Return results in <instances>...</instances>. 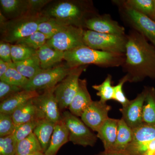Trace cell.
Returning <instances> with one entry per match:
<instances>
[{"label": "cell", "mask_w": 155, "mask_h": 155, "mask_svg": "<svg viewBox=\"0 0 155 155\" xmlns=\"http://www.w3.org/2000/svg\"><path fill=\"white\" fill-rule=\"evenodd\" d=\"M92 102L87 88L86 79H79L78 90L69 107V112L77 117H81Z\"/></svg>", "instance_id": "15"}, {"label": "cell", "mask_w": 155, "mask_h": 155, "mask_svg": "<svg viewBox=\"0 0 155 155\" xmlns=\"http://www.w3.org/2000/svg\"><path fill=\"white\" fill-rule=\"evenodd\" d=\"M69 132L62 119L55 124L49 146L45 152V155H57L64 145L69 141Z\"/></svg>", "instance_id": "19"}, {"label": "cell", "mask_w": 155, "mask_h": 155, "mask_svg": "<svg viewBox=\"0 0 155 155\" xmlns=\"http://www.w3.org/2000/svg\"><path fill=\"white\" fill-rule=\"evenodd\" d=\"M84 30L69 25L48 40L46 44L50 47L64 52L85 46L83 40Z\"/></svg>", "instance_id": "11"}, {"label": "cell", "mask_w": 155, "mask_h": 155, "mask_svg": "<svg viewBox=\"0 0 155 155\" xmlns=\"http://www.w3.org/2000/svg\"><path fill=\"white\" fill-rule=\"evenodd\" d=\"M16 126L12 115L0 113V136L11 135L14 133Z\"/></svg>", "instance_id": "35"}, {"label": "cell", "mask_w": 155, "mask_h": 155, "mask_svg": "<svg viewBox=\"0 0 155 155\" xmlns=\"http://www.w3.org/2000/svg\"><path fill=\"white\" fill-rule=\"evenodd\" d=\"M28 155H45L44 153L42 152H37Z\"/></svg>", "instance_id": "43"}, {"label": "cell", "mask_w": 155, "mask_h": 155, "mask_svg": "<svg viewBox=\"0 0 155 155\" xmlns=\"http://www.w3.org/2000/svg\"><path fill=\"white\" fill-rule=\"evenodd\" d=\"M12 116L16 126L37 119L36 109L32 99L17 108Z\"/></svg>", "instance_id": "24"}, {"label": "cell", "mask_w": 155, "mask_h": 155, "mask_svg": "<svg viewBox=\"0 0 155 155\" xmlns=\"http://www.w3.org/2000/svg\"><path fill=\"white\" fill-rule=\"evenodd\" d=\"M119 119L109 118L97 132V138L102 142L105 151H112L117 137Z\"/></svg>", "instance_id": "17"}, {"label": "cell", "mask_w": 155, "mask_h": 155, "mask_svg": "<svg viewBox=\"0 0 155 155\" xmlns=\"http://www.w3.org/2000/svg\"><path fill=\"white\" fill-rule=\"evenodd\" d=\"M49 38L38 31L27 37L21 39L14 44L21 45L35 50H38L46 44Z\"/></svg>", "instance_id": "32"}, {"label": "cell", "mask_w": 155, "mask_h": 155, "mask_svg": "<svg viewBox=\"0 0 155 155\" xmlns=\"http://www.w3.org/2000/svg\"><path fill=\"white\" fill-rule=\"evenodd\" d=\"M20 87L13 85L3 81H0V101H5L17 92L23 90Z\"/></svg>", "instance_id": "38"}, {"label": "cell", "mask_w": 155, "mask_h": 155, "mask_svg": "<svg viewBox=\"0 0 155 155\" xmlns=\"http://www.w3.org/2000/svg\"><path fill=\"white\" fill-rule=\"evenodd\" d=\"M51 2L41 12L67 26L84 28L85 22L98 13L92 2L86 0H63Z\"/></svg>", "instance_id": "2"}, {"label": "cell", "mask_w": 155, "mask_h": 155, "mask_svg": "<svg viewBox=\"0 0 155 155\" xmlns=\"http://www.w3.org/2000/svg\"><path fill=\"white\" fill-rule=\"evenodd\" d=\"M83 40L85 46L93 49L125 54L127 35H119L101 33L85 29Z\"/></svg>", "instance_id": "5"}, {"label": "cell", "mask_w": 155, "mask_h": 155, "mask_svg": "<svg viewBox=\"0 0 155 155\" xmlns=\"http://www.w3.org/2000/svg\"><path fill=\"white\" fill-rule=\"evenodd\" d=\"M111 107L101 101H93L82 114L81 120L94 131L98 130L106 120Z\"/></svg>", "instance_id": "12"}, {"label": "cell", "mask_w": 155, "mask_h": 155, "mask_svg": "<svg viewBox=\"0 0 155 155\" xmlns=\"http://www.w3.org/2000/svg\"><path fill=\"white\" fill-rule=\"evenodd\" d=\"M85 29L99 33L125 35V28L119 22L111 18L107 14H98L91 17L86 21Z\"/></svg>", "instance_id": "13"}, {"label": "cell", "mask_w": 155, "mask_h": 155, "mask_svg": "<svg viewBox=\"0 0 155 155\" xmlns=\"http://www.w3.org/2000/svg\"><path fill=\"white\" fill-rule=\"evenodd\" d=\"M72 69L65 63H61L50 69L42 70L29 80L23 89L38 91L55 87L68 75Z\"/></svg>", "instance_id": "8"}, {"label": "cell", "mask_w": 155, "mask_h": 155, "mask_svg": "<svg viewBox=\"0 0 155 155\" xmlns=\"http://www.w3.org/2000/svg\"><path fill=\"white\" fill-rule=\"evenodd\" d=\"M49 19L42 12L29 11L20 17L1 23V41L14 44L37 31L41 22Z\"/></svg>", "instance_id": "4"}, {"label": "cell", "mask_w": 155, "mask_h": 155, "mask_svg": "<svg viewBox=\"0 0 155 155\" xmlns=\"http://www.w3.org/2000/svg\"><path fill=\"white\" fill-rule=\"evenodd\" d=\"M11 64V63L5 62L0 59V78L2 77L5 74L9 69Z\"/></svg>", "instance_id": "41"}, {"label": "cell", "mask_w": 155, "mask_h": 155, "mask_svg": "<svg viewBox=\"0 0 155 155\" xmlns=\"http://www.w3.org/2000/svg\"><path fill=\"white\" fill-rule=\"evenodd\" d=\"M112 76L108 74L102 83L93 85V88L96 90L97 95L100 97V101L107 103L110 100L114 99V86L112 85Z\"/></svg>", "instance_id": "31"}, {"label": "cell", "mask_w": 155, "mask_h": 155, "mask_svg": "<svg viewBox=\"0 0 155 155\" xmlns=\"http://www.w3.org/2000/svg\"><path fill=\"white\" fill-rule=\"evenodd\" d=\"M11 45L3 41H0V59L7 63H13L11 58Z\"/></svg>", "instance_id": "39"}, {"label": "cell", "mask_w": 155, "mask_h": 155, "mask_svg": "<svg viewBox=\"0 0 155 155\" xmlns=\"http://www.w3.org/2000/svg\"><path fill=\"white\" fill-rule=\"evenodd\" d=\"M132 128L129 127L122 118L119 119L116 141L112 151H125L132 141Z\"/></svg>", "instance_id": "22"}, {"label": "cell", "mask_w": 155, "mask_h": 155, "mask_svg": "<svg viewBox=\"0 0 155 155\" xmlns=\"http://www.w3.org/2000/svg\"><path fill=\"white\" fill-rule=\"evenodd\" d=\"M43 70L52 68L64 61V52L50 47L47 44L36 51Z\"/></svg>", "instance_id": "18"}, {"label": "cell", "mask_w": 155, "mask_h": 155, "mask_svg": "<svg viewBox=\"0 0 155 155\" xmlns=\"http://www.w3.org/2000/svg\"><path fill=\"white\" fill-rule=\"evenodd\" d=\"M125 54L108 52L83 46L64 52V61L71 68L93 64L103 68L122 67Z\"/></svg>", "instance_id": "3"}, {"label": "cell", "mask_w": 155, "mask_h": 155, "mask_svg": "<svg viewBox=\"0 0 155 155\" xmlns=\"http://www.w3.org/2000/svg\"><path fill=\"white\" fill-rule=\"evenodd\" d=\"M14 64L18 72L29 80L35 77L43 70L36 53L27 60L14 63Z\"/></svg>", "instance_id": "23"}, {"label": "cell", "mask_w": 155, "mask_h": 155, "mask_svg": "<svg viewBox=\"0 0 155 155\" xmlns=\"http://www.w3.org/2000/svg\"><path fill=\"white\" fill-rule=\"evenodd\" d=\"M1 14L8 20L20 17L30 11L27 0H1Z\"/></svg>", "instance_id": "20"}, {"label": "cell", "mask_w": 155, "mask_h": 155, "mask_svg": "<svg viewBox=\"0 0 155 155\" xmlns=\"http://www.w3.org/2000/svg\"><path fill=\"white\" fill-rule=\"evenodd\" d=\"M145 88L146 94L143 109V121L147 124L155 125V89Z\"/></svg>", "instance_id": "26"}, {"label": "cell", "mask_w": 155, "mask_h": 155, "mask_svg": "<svg viewBox=\"0 0 155 155\" xmlns=\"http://www.w3.org/2000/svg\"><path fill=\"white\" fill-rule=\"evenodd\" d=\"M146 89L139 94L135 98L130 101L126 105L119 109L122 119L129 127L133 129L143 123V109L146 97Z\"/></svg>", "instance_id": "14"}, {"label": "cell", "mask_w": 155, "mask_h": 155, "mask_svg": "<svg viewBox=\"0 0 155 155\" xmlns=\"http://www.w3.org/2000/svg\"><path fill=\"white\" fill-rule=\"evenodd\" d=\"M55 124L44 119L38 120L37 125L34 130L33 133L39 142L44 153L49 146Z\"/></svg>", "instance_id": "21"}, {"label": "cell", "mask_w": 155, "mask_h": 155, "mask_svg": "<svg viewBox=\"0 0 155 155\" xmlns=\"http://www.w3.org/2000/svg\"><path fill=\"white\" fill-rule=\"evenodd\" d=\"M68 26L56 19L49 18L39 25L38 31L47 36L50 39L57 33L65 30Z\"/></svg>", "instance_id": "29"}, {"label": "cell", "mask_w": 155, "mask_h": 155, "mask_svg": "<svg viewBox=\"0 0 155 155\" xmlns=\"http://www.w3.org/2000/svg\"><path fill=\"white\" fill-rule=\"evenodd\" d=\"M0 79L10 84L20 87L23 89L29 80L18 72L14 63H11L8 71L2 77L0 78Z\"/></svg>", "instance_id": "30"}, {"label": "cell", "mask_w": 155, "mask_h": 155, "mask_svg": "<svg viewBox=\"0 0 155 155\" xmlns=\"http://www.w3.org/2000/svg\"><path fill=\"white\" fill-rule=\"evenodd\" d=\"M55 87L44 90L42 94L32 99L36 109V118L38 120L44 119L56 123L62 119L54 94Z\"/></svg>", "instance_id": "10"}, {"label": "cell", "mask_w": 155, "mask_h": 155, "mask_svg": "<svg viewBox=\"0 0 155 155\" xmlns=\"http://www.w3.org/2000/svg\"><path fill=\"white\" fill-rule=\"evenodd\" d=\"M16 151L17 155H28L39 152H43L39 142L33 133L17 143Z\"/></svg>", "instance_id": "27"}, {"label": "cell", "mask_w": 155, "mask_h": 155, "mask_svg": "<svg viewBox=\"0 0 155 155\" xmlns=\"http://www.w3.org/2000/svg\"><path fill=\"white\" fill-rule=\"evenodd\" d=\"M144 155H155L153 154H152L150 153H146Z\"/></svg>", "instance_id": "44"}, {"label": "cell", "mask_w": 155, "mask_h": 155, "mask_svg": "<svg viewBox=\"0 0 155 155\" xmlns=\"http://www.w3.org/2000/svg\"><path fill=\"white\" fill-rule=\"evenodd\" d=\"M17 144L12 134L0 137V155H17Z\"/></svg>", "instance_id": "36"}, {"label": "cell", "mask_w": 155, "mask_h": 155, "mask_svg": "<svg viewBox=\"0 0 155 155\" xmlns=\"http://www.w3.org/2000/svg\"><path fill=\"white\" fill-rule=\"evenodd\" d=\"M36 50L21 45L11 44V55L13 63L21 62L36 54Z\"/></svg>", "instance_id": "33"}, {"label": "cell", "mask_w": 155, "mask_h": 155, "mask_svg": "<svg viewBox=\"0 0 155 155\" xmlns=\"http://www.w3.org/2000/svg\"><path fill=\"white\" fill-rule=\"evenodd\" d=\"M128 82L127 76L125 75L119 81L117 85L114 86V100L122 105V107L127 104L130 101L123 91V86Z\"/></svg>", "instance_id": "37"}, {"label": "cell", "mask_w": 155, "mask_h": 155, "mask_svg": "<svg viewBox=\"0 0 155 155\" xmlns=\"http://www.w3.org/2000/svg\"><path fill=\"white\" fill-rule=\"evenodd\" d=\"M96 155H130L125 151H104Z\"/></svg>", "instance_id": "42"}, {"label": "cell", "mask_w": 155, "mask_h": 155, "mask_svg": "<svg viewBox=\"0 0 155 155\" xmlns=\"http://www.w3.org/2000/svg\"><path fill=\"white\" fill-rule=\"evenodd\" d=\"M53 1L51 0H27L31 11L39 13Z\"/></svg>", "instance_id": "40"}, {"label": "cell", "mask_w": 155, "mask_h": 155, "mask_svg": "<svg viewBox=\"0 0 155 155\" xmlns=\"http://www.w3.org/2000/svg\"><path fill=\"white\" fill-rule=\"evenodd\" d=\"M119 8L122 18L133 28L141 34L155 48V21L132 8L126 7L119 1H113Z\"/></svg>", "instance_id": "7"}, {"label": "cell", "mask_w": 155, "mask_h": 155, "mask_svg": "<svg viewBox=\"0 0 155 155\" xmlns=\"http://www.w3.org/2000/svg\"><path fill=\"white\" fill-rule=\"evenodd\" d=\"M133 137L130 143H140L155 139V125L143 123L132 129Z\"/></svg>", "instance_id": "28"}, {"label": "cell", "mask_w": 155, "mask_h": 155, "mask_svg": "<svg viewBox=\"0 0 155 155\" xmlns=\"http://www.w3.org/2000/svg\"><path fill=\"white\" fill-rule=\"evenodd\" d=\"M87 67L72 68L68 75L56 85L54 94L60 110L69 107L78 90L79 77Z\"/></svg>", "instance_id": "9"}, {"label": "cell", "mask_w": 155, "mask_h": 155, "mask_svg": "<svg viewBox=\"0 0 155 155\" xmlns=\"http://www.w3.org/2000/svg\"><path fill=\"white\" fill-rule=\"evenodd\" d=\"M38 121V119H34L27 123L16 126L12 134L16 142L21 141L33 133Z\"/></svg>", "instance_id": "34"}, {"label": "cell", "mask_w": 155, "mask_h": 155, "mask_svg": "<svg viewBox=\"0 0 155 155\" xmlns=\"http://www.w3.org/2000/svg\"><path fill=\"white\" fill-rule=\"evenodd\" d=\"M39 94L38 91L25 90L17 92L1 102L0 113L12 115L17 108L38 96Z\"/></svg>", "instance_id": "16"}, {"label": "cell", "mask_w": 155, "mask_h": 155, "mask_svg": "<svg viewBox=\"0 0 155 155\" xmlns=\"http://www.w3.org/2000/svg\"><path fill=\"white\" fill-rule=\"evenodd\" d=\"M62 119L69 130V141L84 147H93L96 143L97 134L78 117L69 111H65L62 114Z\"/></svg>", "instance_id": "6"}, {"label": "cell", "mask_w": 155, "mask_h": 155, "mask_svg": "<svg viewBox=\"0 0 155 155\" xmlns=\"http://www.w3.org/2000/svg\"><path fill=\"white\" fill-rule=\"evenodd\" d=\"M119 2L155 21V0H123Z\"/></svg>", "instance_id": "25"}, {"label": "cell", "mask_w": 155, "mask_h": 155, "mask_svg": "<svg viewBox=\"0 0 155 155\" xmlns=\"http://www.w3.org/2000/svg\"><path fill=\"white\" fill-rule=\"evenodd\" d=\"M125 62L122 67L128 82L155 79V48L143 35L131 30L127 35Z\"/></svg>", "instance_id": "1"}]
</instances>
